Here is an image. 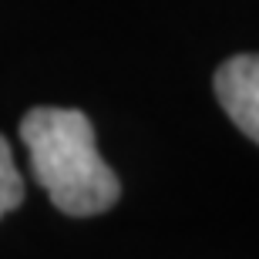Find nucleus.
<instances>
[{"instance_id": "f257e3e1", "label": "nucleus", "mask_w": 259, "mask_h": 259, "mask_svg": "<svg viewBox=\"0 0 259 259\" xmlns=\"http://www.w3.org/2000/svg\"><path fill=\"white\" fill-rule=\"evenodd\" d=\"M34 179L64 215H98L121 195L118 175L95 145L91 118L77 108H34L20 121Z\"/></svg>"}, {"instance_id": "f03ea898", "label": "nucleus", "mask_w": 259, "mask_h": 259, "mask_svg": "<svg viewBox=\"0 0 259 259\" xmlns=\"http://www.w3.org/2000/svg\"><path fill=\"white\" fill-rule=\"evenodd\" d=\"M215 98L236 128L259 145V54L226 61L215 71Z\"/></svg>"}, {"instance_id": "7ed1b4c3", "label": "nucleus", "mask_w": 259, "mask_h": 259, "mask_svg": "<svg viewBox=\"0 0 259 259\" xmlns=\"http://www.w3.org/2000/svg\"><path fill=\"white\" fill-rule=\"evenodd\" d=\"M20 199H24V179H20L17 165H14L7 138L0 135V219H4L10 209H17Z\"/></svg>"}]
</instances>
